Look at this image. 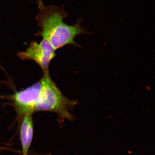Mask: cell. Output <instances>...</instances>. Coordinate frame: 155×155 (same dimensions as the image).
I'll return each mask as SVG.
<instances>
[{"label": "cell", "instance_id": "1", "mask_svg": "<svg viewBox=\"0 0 155 155\" xmlns=\"http://www.w3.org/2000/svg\"><path fill=\"white\" fill-rule=\"evenodd\" d=\"M67 14L58 6H41L36 19L40 30L35 35L41 37L55 50L71 45L79 47L75 41L78 35L86 33L79 20L74 25H67L64 19Z\"/></svg>", "mask_w": 155, "mask_h": 155}, {"label": "cell", "instance_id": "2", "mask_svg": "<svg viewBox=\"0 0 155 155\" xmlns=\"http://www.w3.org/2000/svg\"><path fill=\"white\" fill-rule=\"evenodd\" d=\"M43 73L40 79L41 89L35 106V112L55 113L59 122H62L65 119L73 121L74 116L70 111L77 104L78 102L69 100L63 94L51 78L49 71Z\"/></svg>", "mask_w": 155, "mask_h": 155}, {"label": "cell", "instance_id": "3", "mask_svg": "<svg viewBox=\"0 0 155 155\" xmlns=\"http://www.w3.org/2000/svg\"><path fill=\"white\" fill-rule=\"evenodd\" d=\"M41 89V82L40 80L31 86L16 92L11 97L18 122H20L25 116L32 115L35 112V106Z\"/></svg>", "mask_w": 155, "mask_h": 155}, {"label": "cell", "instance_id": "4", "mask_svg": "<svg viewBox=\"0 0 155 155\" xmlns=\"http://www.w3.org/2000/svg\"><path fill=\"white\" fill-rule=\"evenodd\" d=\"M56 50L45 40L39 42L32 41L23 51L17 54L18 58L23 61H31L40 67L43 72L49 71V67L56 56Z\"/></svg>", "mask_w": 155, "mask_h": 155}, {"label": "cell", "instance_id": "5", "mask_svg": "<svg viewBox=\"0 0 155 155\" xmlns=\"http://www.w3.org/2000/svg\"><path fill=\"white\" fill-rule=\"evenodd\" d=\"M20 123V137L22 155H28L33 136L34 126L32 115L25 116L21 120Z\"/></svg>", "mask_w": 155, "mask_h": 155}]
</instances>
